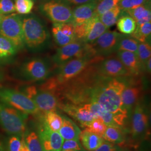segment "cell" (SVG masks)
I'll use <instances>...</instances> for the list:
<instances>
[{"label":"cell","instance_id":"obj_1","mask_svg":"<svg viewBox=\"0 0 151 151\" xmlns=\"http://www.w3.org/2000/svg\"><path fill=\"white\" fill-rule=\"evenodd\" d=\"M96 57L73 78L53 87L60 104L82 105L95 101L99 91L109 78L101 75L96 64Z\"/></svg>","mask_w":151,"mask_h":151},{"label":"cell","instance_id":"obj_2","mask_svg":"<svg viewBox=\"0 0 151 151\" xmlns=\"http://www.w3.org/2000/svg\"><path fill=\"white\" fill-rule=\"evenodd\" d=\"M22 15L24 45L32 52L46 49L50 43V33L43 20L34 14Z\"/></svg>","mask_w":151,"mask_h":151},{"label":"cell","instance_id":"obj_3","mask_svg":"<svg viewBox=\"0 0 151 151\" xmlns=\"http://www.w3.org/2000/svg\"><path fill=\"white\" fill-rule=\"evenodd\" d=\"M126 86L124 81L110 77L99 92L95 102L111 113L127 117L128 111L124 108L121 99L122 92Z\"/></svg>","mask_w":151,"mask_h":151},{"label":"cell","instance_id":"obj_4","mask_svg":"<svg viewBox=\"0 0 151 151\" xmlns=\"http://www.w3.org/2000/svg\"><path fill=\"white\" fill-rule=\"evenodd\" d=\"M14 70V75L18 79L36 82L48 79L51 73L52 67L47 58L33 57L24 60Z\"/></svg>","mask_w":151,"mask_h":151},{"label":"cell","instance_id":"obj_5","mask_svg":"<svg viewBox=\"0 0 151 151\" xmlns=\"http://www.w3.org/2000/svg\"><path fill=\"white\" fill-rule=\"evenodd\" d=\"M27 115L0 101V125L10 135L24 137Z\"/></svg>","mask_w":151,"mask_h":151},{"label":"cell","instance_id":"obj_6","mask_svg":"<svg viewBox=\"0 0 151 151\" xmlns=\"http://www.w3.org/2000/svg\"><path fill=\"white\" fill-rule=\"evenodd\" d=\"M83 57L91 58L95 57L90 44L76 40L62 47H60L57 49L52 60L54 63L59 67L70 60Z\"/></svg>","mask_w":151,"mask_h":151},{"label":"cell","instance_id":"obj_7","mask_svg":"<svg viewBox=\"0 0 151 151\" xmlns=\"http://www.w3.org/2000/svg\"><path fill=\"white\" fill-rule=\"evenodd\" d=\"M92 58L88 57L75 58L58 67L57 73L46 81L49 88L62 84L79 75L88 65Z\"/></svg>","mask_w":151,"mask_h":151},{"label":"cell","instance_id":"obj_8","mask_svg":"<svg viewBox=\"0 0 151 151\" xmlns=\"http://www.w3.org/2000/svg\"><path fill=\"white\" fill-rule=\"evenodd\" d=\"M0 101L26 114H36L39 111L32 99L22 92L0 87Z\"/></svg>","mask_w":151,"mask_h":151},{"label":"cell","instance_id":"obj_9","mask_svg":"<svg viewBox=\"0 0 151 151\" xmlns=\"http://www.w3.org/2000/svg\"><path fill=\"white\" fill-rule=\"evenodd\" d=\"M0 35L10 40L19 50L23 48L22 15L14 13L3 15L0 21Z\"/></svg>","mask_w":151,"mask_h":151},{"label":"cell","instance_id":"obj_10","mask_svg":"<svg viewBox=\"0 0 151 151\" xmlns=\"http://www.w3.org/2000/svg\"><path fill=\"white\" fill-rule=\"evenodd\" d=\"M22 92L32 99L39 111L43 113L56 111L59 107V100L54 92L35 86L24 87Z\"/></svg>","mask_w":151,"mask_h":151},{"label":"cell","instance_id":"obj_11","mask_svg":"<svg viewBox=\"0 0 151 151\" xmlns=\"http://www.w3.org/2000/svg\"><path fill=\"white\" fill-rule=\"evenodd\" d=\"M40 12L53 23L72 22V9L56 0H43L39 5Z\"/></svg>","mask_w":151,"mask_h":151},{"label":"cell","instance_id":"obj_12","mask_svg":"<svg viewBox=\"0 0 151 151\" xmlns=\"http://www.w3.org/2000/svg\"><path fill=\"white\" fill-rule=\"evenodd\" d=\"M124 34L108 30L93 43L90 44L95 57L106 56L118 51L120 39Z\"/></svg>","mask_w":151,"mask_h":151},{"label":"cell","instance_id":"obj_13","mask_svg":"<svg viewBox=\"0 0 151 151\" xmlns=\"http://www.w3.org/2000/svg\"><path fill=\"white\" fill-rule=\"evenodd\" d=\"M96 64L99 73L104 76L113 78L130 76L129 72L118 57H110L106 58L97 57Z\"/></svg>","mask_w":151,"mask_h":151},{"label":"cell","instance_id":"obj_14","mask_svg":"<svg viewBox=\"0 0 151 151\" xmlns=\"http://www.w3.org/2000/svg\"><path fill=\"white\" fill-rule=\"evenodd\" d=\"M58 108L76 120L82 127L86 128L96 118L90 111L88 104L74 105L69 103H61L59 104Z\"/></svg>","mask_w":151,"mask_h":151},{"label":"cell","instance_id":"obj_15","mask_svg":"<svg viewBox=\"0 0 151 151\" xmlns=\"http://www.w3.org/2000/svg\"><path fill=\"white\" fill-rule=\"evenodd\" d=\"M43 151H61L63 139L57 132H53L43 124L38 133Z\"/></svg>","mask_w":151,"mask_h":151},{"label":"cell","instance_id":"obj_16","mask_svg":"<svg viewBox=\"0 0 151 151\" xmlns=\"http://www.w3.org/2000/svg\"><path fill=\"white\" fill-rule=\"evenodd\" d=\"M149 117L145 107L140 103L136 104L132 118V134L134 138L145 135L148 128Z\"/></svg>","mask_w":151,"mask_h":151},{"label":"cell","instance_id":"obj_17","mask_svg":"<svg viewBox=\"0 0 151 151\" xmlns=\"http://www.w3.org/2000/svg\"><path fill=\"white\" fill-rule=\"evenodd\" d=\"M88 107L96 118L101 119L106 126L120 127L124 125V120L127 118L122 115H115L108 111L96 102L88 103Z\"/></svg>","mask_w":151,"mask_h":151},{"label":"cell","instance_id":"obj_18","mask_svg":"<svg viewBox=\"0 0 151 151\" xmlns=\"http://www.w3.org/2000/svg\"><path fill=\"white\" fill-rule=\"evenodd\" d=\"M99 2H93L77 6L72 10V23L75 26L89 21L95 16Z\"/></svg>","mask_w":151,"mask_h":151},{"label":"cell","instance_id":"obj_19","mask_svg":"<svg viewBox=\"0 0 151 151\" xmlns=\"http://www.w3.org/2000/svg\"><path fill=\"white\" fill-rule=\"evenodd\" d=\"M117 57L129 72L130 76H137L143 70L136 53L128 51H117Z\"/></svg>","mask_w":151,"mask_h":151},{"label":"cell","instance_id":"obj_20","mask_svg":"<svg viewBox=\"0 0 151 151\" xmlns=\"http://www.w3.org/2000/svg\"><path fill=\"white\" fill-rule=\"evenodd\" d=\"M99 17L93 16L87 22V32L83 42L87 44L93 43L97 38L108 30Z\"/></svg>","mask_w":151,"mask_h":151},{"label":"cell","instance_id":"obj_21","mask_svg":"<svg viewBox=\"0 0 151 151\" xmlns=\"http://www.w3.org/2000/svg\"><path fill=\"white\" fill-rule=\"evenodd\" d=\"M19 49L10 40L0 35V65L11 63Z\"/></svg>","mask_w":151,"mask_h":151},{"label":"cell","instance_id":"obj_22","mask_svg":"<svg viewBox=\"0 0 151 151\" xmlns=\"http://www.w3.org/2000/svg\"><path fill=\"white\" fill-rule=\"evenodd\" d=\"M142 91V87L138 85L125 87L122 92L121 99L123 105L128 111L140 98Z\"/></svg>","mask_w":151,"mask_h":151},{"label":"cell","instance_id":"obj_23","mask_svg":"<svg viewBox=\"0 0 151 151\" xmlns=\"http://www.w3.org/2000/svg\"><path fill=\"white\" fill-rule=\"evenodd\" d=\"M78 139L81 145L87 151H93L101 145L103 143L102 137L92 133L86 128L81 132Z\"/></svg>","mask_w":151,"mask_h":151},{"label":"cell","instance_id":"obj_24","mask_svg":"<svg viewBox=\"0 0 151 151\" xmlns=\"http://www.w3.org/2000/svg\"><path fill=\"white\" fill-rule=\"evenodd\" d=\"M62 117V125L59 130V133L65 140L78 139L81 130L77 125L67 116Z\"/></svg>","mask_w":151,"mask_h":151},{"label":"cell","instance_id":"obj_25","mask_svg":"<svg viewBox=\"0 0 151 151\" xmlns=\"http://www.w3.org/2000/svg\"><path fill=\"white\" fill-rule=\"evenodd\" d=\"M124 11L127 12L135 20L137 25L151 22V4L139 6L134 9Z\"/></svg>","mask_w":151,"mask_h":151},{"label":"cell","instance_id":"obj_26","mask_svg":"<svg viewBox=\"0 0 151 151\" xmlns=\"http://www.w3.org/2000/svg\"><path fill=\"white\" fill-rule=\"evenodd\" d=\"M102 138L108 142L119 146L124 143L125 141L124 133L120 127L118 126H107Z\"/></svg>","mask_w":151,"mask_h":151},{"label":"cell","instance_id":"obj_27","mask_svg":"<svg viewBox=\"0 0 151 151\" xmlns=\"http://www.w3.org/2000/svg\"><path fill=\"white\" fill-rule=\"evenodd\" d=\"M116 24L118 30L124 35H131L137 27L136 22L129 15L121 16Z\"/></svg>","mask_w":151,"mask_h":151},{"label":"cell","instance_id":"obj_28","mask_svg":"<svg viewBox=\"0 0 151 151\" xmlns=\"http://www.w3.org/2000/svg\"><path fill=\"white\" fill-rule=\"evenodd\" d=\"M44 114V124L49 129L58 132L62 125V117L55 111H48Z\"/></svg>","mask_w":151,"mask_h":151},{"label":"cell","instance_id":"obj_29","mask_svg":"<svg viewBox=\"0 0 151 151\" xmlns=\"http://www.w3.org/2000/svg\"><path fill=\"white\" fill-rule=\"evenodd\" d=\"M122 10L118 5L105 12L99 17L101 22L108 29L114 26L121 14Z\"/></svg>","mask_w":151,"mask_h":151},{"label":"cell","instance_id":"obj_30","mask_svg":"<svg viewBox=\"0 0 151 151\" xmlns=\"http://www.w3.org/2000/svg\"><path fill=\"white\" fill-rule=\"evenodd\" d=\"M151 33V22L137 25L135 30L131 35V37L137 40L139 42H148Z\"/></svg>","mask_w":151,"mask_h":151},{"label":"cell","instance_id":"obj_31","mask_svg":"<svg viewBox=\"0 0 151 151\" xmlns=\"http://www.w3.org/2000/svg\"><path fill=\"white\" fill-rule=\"evenodd\" d=\"M142 65V70H145V66L147 60L151 58V44L149 42H139L136 52Z\"/></svg>","mask_w":151,"mask_h":151},{"label":"cell","instance_id":"obj_32","mask_svg":"<svg viewBox=\"0 0 151 151\" xmlns=\"http://www.w3.org/2000/svg\"><path fill=\"white\" fill-rule=\"evenodd\" d=\"M139 42L129 35H123L119 41L118 51H128L136 53Z\"/></svg>","mask_w":151,"mask_h":151},{"label":"cell","instance_id":"obj_33","mask_svg":"<svg viewBox=\"0 0 151 151\" xmlns=\"http://www.w3.org/2000/svg\"><path fill=\"white\" fill-rule=\"evenodd\" d=\"M52 33L55 43L60 47H62L76 40L65 35L60 30L58 23H53Z\"/></svg>","mask_w":151,"mask_h":151},{"label":"cell","instance_id":"obj_34","mask_svg":"<svg viewBox=\"0 0 151 151\" xmlns=\"http://www.w3.org/2000/svg\"><path fill=\"white\" fill-rule=\"evenodd\" d=\"M25 144L30 151H43L41 142L38 134L35 132H30L25 136Z\"/></svg>","mask_w":151,"mask_h":151},{"label":"cell","instance_id":"obj_35","mask_svg":"<svg viewBox=\"0 0 151 151\" xmlns=\"http://www.w3.org/2000/svg\"><path fill=\"white\" fill-rule=\"evenodd\" d=\"M120 0H100L95 11V16L100 17L105 12L118 5Z\"/></svg>","mask_w":151,"mask_h":151},{"label":"cell","instance_id":"obj_36","mask_svg":"<svg viewBox=\"0 0 151 151\" xmlns=\"http://www.w3.org/2000/svg\"><path fill=\"white\" fill-rule=\"evenodd\" d=\"M15 11L20 15H27L32 11L34 5L32 0H15Z\"/></svg>","mask_w":151,"mask_h":151},{"label":"cell","instance_id":"obj_37","mask_svg":"<svg viewBox=\"0 0 151 151\" xmlns=\"http://www.w3.org/2000/svg\"><path fill=\"white\" fill-rule=\"evenodd\" d=\"M151 4V0H120L118 6L123 11H127L139 6Z\"/></svg>","mask_w":151,"mask_h":151},{"label":"cell","instance_id":"obj_38","mask_svg":"<svg viewBox=\"0 0 151 151\" xmlns=\"http://www.w3.org/2000/svg\"><path fill=\"white\" fill-rule=\"evenodd\" d=\"M106 127V125L101 119L95 118L92 121L86 128L97 135L103 137Z\"/></svg>","mask_w":151,"mask_h":151},{"label":"cell","instance_id":"obj_39","mask_svg":"<svg viewBox=\"0 0 151 151\" xmlns=\"http://www.w3.org/2000/svg\"><path fill=\"white\" fill-rule=\"evenodd\" d=\"M15 4L13 0H0V14L6 15L15 12Z\"/></svg>","mask_w":151,"mask_h":151},{"label":"cell","instance_id":"obj_40","mask_svg":"<svg viewBox=\"0 0 151 151\" xmlns=\"http://www.w3.org/2000/svg\"><path fill=\"white\" fill-rule=\"evenodd\" d=\"M68 150L82 151V147L79 139H69L63 142L61 151Z\"/></svg>","mask_w":151,"mask_h":151},{"label":"cell","instance_id":"obj_41","mask_svg":"<svg viewBox=\"0 0 151 151\" xmlns=\"http://www.w3.org/2000/svg\"><path fill=\"white\" fill-rule=\"evenodd\" d=\"M22 139L16 135H11L8 141V151H20L22 147Z\"/></svg>","mask_w":151,"mask_h":151},{"label":"cell","instance_id":"obj_42","mask_svg":"<svg viewBox=\"0 0 151 151\" xmlns=\"http://www.w3.org/2000/svg\"><path fill=\"white\" fill-rule=\"evenodd\" d=\"M86 32L87 22L75 26V36L76 40L83 42Z\"/></svg>","mask_w":151,"mask_h":151},{"label":"cell","instance_id":"obj_43","mask_svg":"<svg viewBox=\"0 0 151 151\" xmlns=\"http://www.w3.org/2000/svg\"><path fill=\"white\" fill-rule=\"evenodd\" d=\"M118 147L115 144L110 143L104 142L101 145L97 148L95 150L93 151H118Z\"/></svg>","mask_w":151,"mask_h":151},{"label":"cell","instance_id":"obj_44","mask_svg":"<svg viewBox=\"0 0 151 151\" xmlns=\"http://www.w3.org/2000/svg\"><path fill=\"white\" fill-rule=\"evenodd\" d=\"M60 1L70 7L73 6L81 5L87 3L93 2H99L100 0H56Z\"/></svg>","mask_w":151,"mask_h":151},{"label":"cell","instance_id":"obj_45","mask_svg":"<svg viewBox=\"0 0 151 151\" xmlns=\"http://www.w3.org/2000/svg\"><path fill=\"white\" fill-rule=\"evenodd\" d=\"M20 151H30L28 149L27 146L25 144V142L24 141V137L22 138V145L21 148H20Z\"/></svg>","mask_w":151,"mask_h":151},{"label":"cell","instance_id":"obj_46","mask_svg":"<svg viewBox=\"0 0 151 151\" xmlns=\"http://www.w3.org/2000/svg\"><path fill=\"white\" fill-rule=\"evenodd\" d=\"M151 58L149 60H147V63H146V66H145V70H147L148 73H151Z\"/></svg>","mask_w":151,"mask_h":151},{"label":"cell","instance_id":"obj_47","mask_svg":"<svg viewBox=\"0 0 151 151\" xmlns=\"http://www.w3.org/2000/svg\"><path fill=\"white\" fill-rule=\"evenodd\" d=\"M0 151H6L5 150V148L3 146V145L2 144V143L0 141Z\"/></svg>","mask_w":151,"mask_h":151},{"label":"cell","instance_id":"obj_48","mask_svg":"<svg viewBox=\"0 0 151 151\" xmlns=\"http://www.w3.org/2000/svg\"><path fill=\"white\" fill-rule=\"evenodd\" d=\"M4 76L3 73L0 71V82L4 80Z\"/></svg>","mask_w":151,"mask_h":151},{"label":"cell","instance_id":"obj_49","mask_svg":"<svg viewBox=\"0 0 151 151\" xmlns=\"http://www.w3.org/2000/svg\"><path fill=\"white\" fill-rule=\"evenodd\" d=\"M77 151V150H64V151Z\"/></svg>","mask_w":151,"mask_h":151},{"label":"cell","instance_id":"obj_50","mask_svg":"<svg viewBox=\"0 0 151 151\" xmlns=\"http://www.w3.org/2000/svg\"><path fill=\"white\" fill-rule=\"evenodd\" d=\"M2 16H3V15H1V14H0V21H1V19H2Z\"/></svg>","mask_w":151,"mask_h":151},{"label":"cell","instance_id":"obj_51","mask_svg":"<svg viewBox=\"0 0 151 151\" xmlns=\"http://www.w3.org/2000/svg\"><path fill=\"white\" fill-rule=\"evenodd\" d=\"M128 151L127 150H120V151Z\"/></svg>","mask_w":151,"mask_h":151},{"label":"cell","instance_id":"obj_52","mask_svg":"<svg viewBox=\"0 0 151 151\" xmlns=\"http://www.w3.org/2000/svg\"><path fill=\"white\" fill-rule=\"evenodd\" d=\"M32 1L34 2V1H37V0H32Z\"/></svg>","mask_w":151,"mask_h":151}]
</instances>
